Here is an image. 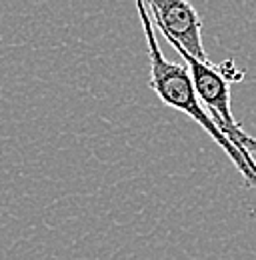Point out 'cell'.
I'll return each mask as SVG.
<instances>
[{
  "label": "cell",
  "mask_w": 256,
  "mask_h": 260,
  "mask_svg": "<svg viewBox=\"0 0 256 260\" xmlns=\"http://www.w3.org/2000/svg\"><path fill=\"white\" fill-rule=\"evenodd\" d=\"M146 8L154 18L156 28L164 34L174 50H182L200 62H210L202 44V20L190 2L150 0Z\"/></svg>",
  "instance_id": "3957f363"
},
{
  "label": "cell",
  "mask_w": 256,
  "mask_h": 260,
  "mask_svg": "<svg viewBox=\"0 0 256 260\" xmlns=\"http://www.w3.org/2000/svg\"><path fill=\"white\" fill-rule=\"evenodd\" d=\"M176 52L184 58L192 74V80H194L196 94L200 98V102L206 106V110L210 112V116L214 118V122L218 124V128L222 130L230 138V142L250 162L256 164L254 156H252L256 154V138H252L236 122V118L232 116V110H230V84L244 78L246 72L236 68L232 58L224 60L222 64L214 66L210 62H200L182 50H176Z\"/></svg>",
  "instance_id": "7a4b0ae2"
},
{
  "label": "cell",
  "mask_w": 256,
  "mask_h": 260,
  "mask_svg": "<svg viewBox=\"0 0 256 260\" xmlns=\"http://www.w3.org/2000/svg\"><path fill=\"white\" fill-rule=\"evenodd\" d=\"M136 10H138L142 32H144V38H146V52H148V64H150L148 86L156 92V96L160 98L162 104L184 112L186 116H190L196 124H200L202 130L226 152L228 160L236 166V170L244 176L246 186L256 188V164L250 162L230 142V138L218 128V124L214 122V118L206 110V106L200 102L186 62L178 64V62H170V60L164 58V54L160 50L156 32H154V24H152V20L148 16L146 2H136Z\"/></svg>",
  "instance_id": "6da1fadb"
}]
</instances>
